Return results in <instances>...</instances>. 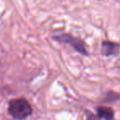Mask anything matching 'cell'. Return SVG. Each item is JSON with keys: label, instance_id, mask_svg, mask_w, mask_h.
<instances>
[{"label": "cell", "instance_id": "6da1fadb", "mask_svg": "<svg viewBox=\"0 0 120 120\" xmlns=\"http://www.w3.org/2000/svg\"><path fill=\"white\" fill-rule=\"evenodd\" d=\"M8 113L15 120H25L33 114V108L25 98H16L9 100Z\"/></svg>", "mask_w": 120, "mask_h": 120}, {"label": "cell", "instance_id": "7a4b0ae2", "mask_svg": "<svg viewBox=\"0 0 120 120\" xmlns=\"http://www.w3.org/2000/svg\"><path fill=\"white\" fill-rule=\"evenodd\" d=\"M52 38H53L54 40L60 42V43L69 44L74 49V50H76L77 52H79V54L84 55V56L88 55V52L86 49L85 43L81 39L73 36L70 34H60V35H54Z\"/></svg>", "mask_w": 120, "mask_h": 120}, {"label": "cell", "instance_id": "3957f363", "mask_svg": "<svg viewBox=\"0 0 120 120\" xmlns=\"http://www.w3.org/2000/svg\"><path fill=\"white\" fill-rule=\"evenodd\" d=\"M120 45L109 40H104L101 43V54L103 56H116L119 54Z\"/></svg>", "mask_w": 120, "mask_h": 120}, {"label": "cell", "instance_id": "277c9868", "mask_svg": "<svg viewBox=\"0 0 120 120\" xmlns=\"http://www.w3.org/2000/svg\"><path fill=\"white\" fill-rule=\"evenodd\" d=\"M97 116L105 120H114V111L112 108L107 106H100L96 109Z\"/></svg>", "mask_w": 120, "mask_h": 120}, {"label": "cell", "instance_id": "5b68a950", "mask_svg": "<svg viewBox=\"0 0 120 120\" xmlns=\"http://www.w3.org/2000/svg\"><path fill=\"white\" fill-rule=\"evenodd\" d=\"M88 113V114H87V120H101L98 116H96L94 115V114H92V113Z\"/></svg>", "mask_w": 120, "mask_h": 120}, {"label": "cell", "instance_id": "8992f818", "mask_svg": "<svg viewBox=\"0 0 120 120\" xmlns=\"http://www.w3.org/2000/svg\"><path fill=\"white\" fill-rule=\"evenodd\" d=\"M116 67H117V68L120 71V58L116 62Z\"/></svg>", "mask_w": 120, "mask_h": 120}]
</instances>
